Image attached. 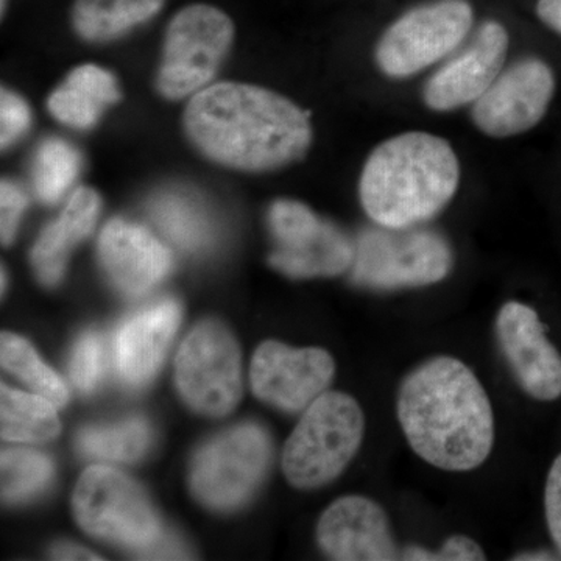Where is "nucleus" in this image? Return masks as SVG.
<instances>
[{"label":"nucleus","mask_w":561,"mask_h":561,"mask_svg":"<svg viewBox=\"0 0 561 561\" xmlns=\"http://www.w3.org/2000/svg\"><path fill=\"white\" fill-rule=\"evenodd\" d=\"M0 359L7 371L22 379L41 397L54 402L57 408H62L68 402V389L60 376L39 359L31 343L25 342L24 339L3 332Z\"/></svg>","instance_id":"nucleus-25"},{"label":"nucleus","mask_w":561,"mask_h":561,"mask_svg":"<svg viewBox=\"0 0 561 561\" xmlns=\"http://www.w3.org/2000/svg\"><path fill=\"white\" fill-rule=\"evenodd\" d=\"M2 438L7 442H47L60 435L54 402L41 394L22 393L3 383L0 389Z\"/></svg>","instance_id":"nucleus-22"},{"label":"nucleus","mask_w":561,"mask_h":561,"mask_svg":"<svg viewBox=\"0 0 561 561\" xmlns=\"http://www.w3.org/2000/svg\"><path fill=\"white\" fill-rule=\"evenodd\" d=\"M99 257L111 283L127 295H142L172 268L171 251L146 228L111 220L99 239Z\"/></svg>","instance_id":"nucleus-17"},{"label":"nucleus","mask_w":561,"mask_h":561,"mask_svg":"<svg viewBox=\"0 0 561 561\" xmlns=\"http://www.w3.org/2000/svg\"><path fill=\"white\" fill-rule=\"evenodd\" d=\"M335 364L328 351L262 343L251 360V387L261 401L286 412L308 409L327 391Z\"/></svg>","instance_id":"nucleus-13"},{"label":"nucleus","mask_w":561,"mask_h":561,"mask_svg":"<svg viewBox=\"0 0 561 561\" xmlns=\"http://www.w3.org/2000/svg\"><path fill=\"white\" fill-rule=\"evenodd\" d=\"M496 337L519 387L534 400H559L561 354L546 337L538 313L523 302H505L496 317Z\"/></svg>","instance_id":"nucleus-14"},{"label":"nucleus","mask_w":561,"mask_h":561,"mask_svg":"<svg viewBox=\"0 0 561 561\" xmlns=\"http://www.w3.org/2000/svg\"><path fill=\"white\" fill-rule=\"evenodd\" d=\"M27 206V195L18 184L3 180L0 186V232L3 245H10L16 236L22 213Z\"/></svg>","instance_id":"nucleus-31"},{"label":"nucleus","mask_w":561,"mask_h":561,"mask_svg":"<svg viewBox=\"0 0 561 561\" xmlns=\"http://www.w3.org/2000/svg\"><path fill=\"white\" fill-rule=\"evenodd\" d=\"M180 316L179 302L165 300L122 324L116 351L117 367L125 382L139 387L153 378L179 330Z\"/></svg>","instance_id":"nucleus-18"},{"label":"nucleus","mask_w":561,"mask_h":561,"mask_svg":"<svg viewBox=\"0 0 561 561\" xmlns=\"http://www.w3.org/2000/svg\"><path fill=\"white\" fill-rule=\"evenodd\" d=\"M106 371L105 343L98 332H88L77 343L70 359V378L84 393L98 389Z\"/></svg>","instance_id":"nucleus-28"},{"label":"nucleus","mask_w":561,"mask_h":561,"mask_svg":"<svg viewBox=\"0 0 561 561\" xmlns=\"http://www.w3.org/2000/svg\"><path fill=\"white\" fill-rule=\"evenodd\" d=\"M453 264L451 247L438 232L379 225L357 239L351 276L368 289H409L440 283Z\"/></svg>","instance_id":"nucleus-5"},{"label":"nucleus","mask_w":561,"mask_h":561,"mask_svg":"<svg viewBox=\"0 0 561 561\" xmlns=\"http://www.w3.org/2000/svg\"><path fill=\"white\" fill-rule=\"evenodd\" d=\"M184 127L210 160L267 172L301 160L311 146L308 114L289 99L250 84L219 83L194 95Z\"/></svg>","instance_id":"nucleus-2"},{"label":"nucleus","mask_w":561,"mask_h":561,"mask_svg":"<svg viewBox=\"0 0 561 561\" xmlns=\"http://www.w3.org/2000/svg\"><path fill=\"white\" fill-rule=\"evenodd\" d=\"M513 560H529V561H537V560H556V557H552L551 553L545 552V551H535V552H526V553H518V556L515 557Z\"/></svg>","instance_id":"nucleus-35"},{"label":"nucleus","mask_w":561,"mask_h":561,"mask_svg":"<svg viewBox=\"0 0 561 561\" xmlns=\"http://www.w3.org/2000/svg\"><path fill=\"white\" fill-rule=\"evenodd\" d=\"M101 210L98 192L81 187L70 197L60 219L41 232L32 251V264L41 283L55 286L66 271L69 251L94 228Z\"/></svg>","instance_id":"nucleus-19"},{"label":"nucleus","mask_w":561,"mask_h":561,"mask_svg":"<svg viewBox=\"0 0 561 561\" xmlns=\"http://www.w3.org/2000/svg\"><path fill=\"white\" fill-rule=\"evenodd\" d=\"M183 400L206 416H225L242 397L241 350L225 324L205 320L184 339L175 360Z\"/></svg>","instance_id":"nucleus-8"},{"label":"nucleus","mask_w":561,"mask_h":561,"mask_svg":"<svg viewBox=\"0 0 561 561\" xmlns=\"http://www.w3.org/2000/svg\"><path fill=\"white\" fill-rule=\"evenodd\" d=\"M537 13L548 27L561 35V0H538Z\"/></svg>","instance_id":"nucleus-33"},{"label":"nucleus","mask_w":561,"mask_h":561,"mask_svg":"<svg viewBox=\"0 0 561 561\" xmlns=\"http://www.w3.org/2000/svg\"><path fill=\"white\" fill-rule=\"evenodd\" d=\"M317 541L332 560H401L382 505L356 494L332 502L324 511L317 526Z\"/></svg>","instance_id":"nucleus-16"},{"label":"nucleus","mask_w":561,"mask_h":561,"mask_svg":"<svg viewBox=\"0 0 561 561\" xmlns=\"http://www.w3.org/2000/svg\"><path fill=\"white\" fill-rule=\"evenodd\" d=\"M556 92L552 69L538 58H524L472 103L476 127L491 138H511L531 130L545 117Z\"/></svg>","instance_id":"nucleus-12"},{"label":"nucleus","mask_w":561,"mask_h":561,"mask_svg":"<svg viewBox=\"0 0 561 561\" xmlns=\"http://www.w3.org/2000/svg\"><path fill=\"white\" fill-rule=\"evenodd\" d=\"M365 415L342 391H324L306 409L283 451V471L291 486L316 490L339 478L359 451Z\"/></svg>","instance_id":"nucleus-4"},{"label":"nucleus","mask_w":561,"mask_h":561,"mask_svg":"<svg viewBox=\"0 0 561 561\" xmlns=\"http://www.w3.org/2000/svg\"><path fill=\"white\" fill-rule=\"evenodd\" d=\"M80 172V154L66 140L41 144L33 161V187L41 202L55 203L72 186Z\"/></svg>","instance_id":"nucleus-26"},{"label":"nucleus","mask_w":561,"mask_h":561,"mask_svg":"<svg viewBox=\"0 0 561 561\" xmlns=\"http://www.w3.org/2000/svg\"><path fill=\"white\" fill-rule=\"evenodd\" d=\"M507 49L505 28L500 22H485L470 44L431 77L424 87V102L435 111H453L478 102L504 70Z\"/></svg>","instance_id":"nucleus-15"},{"label":"nucleus","mask_w":561,"mask_h":561,"mask_svg":"<svg viewBox=\"0 0 561 561\" xmlns=\"http://www.w3.org/2000/svg\"><path fill=\"white\" fill-rule=\"evenodd\" d=\"M459 180V160L448 140L404 133L373 150L360 176V202L381 227H419L453 201Z\"/></svg>","instance_id":"nucleus-3"},{"label":"nucleus","mask_w":561,"mask_h":561,"mask_svg":"<svg viewBox=\"0 0 561 561\" xmlns=\"http://www.w3.org/2000/svg\"><path fill=\"white\" fill-rule=\"evenodd\" d=\"M149 424L140 419L122 421L113 426L90 427L80 432L79 446L83 456L92 459L133 461L149 449Z\"/></svg>","instance_id":"nucleus-24"},{"label":"nucleus","mask_w":561,"mask_h":561,"mask_svg":"<svg viewBox=\"0 0 561 561\" xmlns=\"http://www.w3.org/2000/svg\"><path fill=\"white\" fill-rule=\"evenodd\" d=\"M164 0H77L73 27L88 41H110L154 16Z\"/></svg>","instance_id":"nucleus-21"},{"label":"nucleus","mask_w":561,"mask_h":561,"mask_svg":"<svg viewBox=\"0 0 561 561\" xmlns=\"http://www.w3.org/2000/svg\"><path fill=\"white\" fill-rule=\"evenodd\" d=\"M158 228L184 250H198L213 238V225L205 206L183 192H164L150 203Z\"/></svg>","instance_id":"nucleus-23"},{"label":"nucleus","mask_w":561,"mask_h":561,"mask_svg":"<svg viewBox=\"0 0 561 561\" xmlns=\"http://www.w3.org/2000/svg\"><path fill=\"white\" fill-rule=\"evenodd\" d=\"M81 529L95 538L151 552L161 542V523L149 497L124 472L92 467L83 472L72 497Z\"/></svg>","instance_id":"nucleus-6"},{"label":"nucleus","mask_w":561,"mask_h":561,"mask_svg":"<svg viewBox=\"0 0 561 561\" xmlns=\"http://www.w3.org/2000/svg\"><path fill=\"white\" fill-rule=\"evenodd\" d=\"M232 22L224 11L192 5L173 18L165 36L158 88L169 99H183L213 80L232 43Z\"/></svg>","instance_id":"nucleus-9"},{"label":"nucleus","mask_w":561,"mask_h":561,"mask_svg":"<svg viewBox=\"0 0 561 561\" xmlns=\"http://www.w3.org/2000/svg\"><path fill=\"white\" fill-rule=\"evenodd\" d=\"M119 99V88L108 70L94 65L73 69L49 99L50 113L62 124L90 128L103 110Z\"/></svg>","instance_id":"nucleus-20"},{"label":"nucleus","mask_w":561,"mask_h":561,"mask_svg":"<svg viewBox=\"0 0 561 561\" xmlns=\"http://www.w3.org/2000/svg\"><path fill=\"white\" fill-rule=\"evenodd\" d=\"M481 546L465 535H453L438 551H427L420 546H409L401 551V560L409 561H479L485 560Z\"/></svg>","instance_id":"nucleus-29"},{"label":"nucleus","mask_w":561,"mask_h":561,"mask_svg":"<svg viewBox=\"0 0 561 561\" xmlns=\"http://www.w3.org/2000/svg\"><path fill=\"white\" fill-rule=\"evenodd\" d=\"M397 413L413 453L438 470H476L493 449L489 394L456 357H432L413 368L398 391Z\"/></svg>","instance_id":"nucleus-1"},{"label":"nucleus","mask_w":561,"mask_h":561,"mask_svg":"<svg viewBox=\"0 0 561 561\" xmlns=\"http://www.w3.org/2000/svg\"><path fill=\"white\" fill-rule=\"evenodd\" d=\"M545 512L549 534L561 556V454L553 460L546 479Z\"/></svg>","instance_id":"nucleus-32"},{"label":"nucleus","mask_w":561,"mask_h":561,"mask_svg":"<svg viewBox=\"0 0 561 561\" xmlns=\"http://www.w3.org/2000/svg\"><path fill=\"white\" fill-rule=\"evenodd\" d=\"M31 125V110L27 103L18 98L10 91H2L0 99V142L2 149H7L11 144L28 130Z\"/></svg>","instance_id":"nucleus-30"},{"label":"nucleus","mask_w":561,"mask_h":561,"mask_svg":"<svg viewBox=\"0 0 561 561\" xmlns=\"http://www.w3.org/2000/svg\"><path fill=\"white\" fill-rule=\"evenodd\" d=\"M268 221L278 243L271 264L284 275L297 279L337 276L353 265L354 243L302 203H273Z\"/></svg>","instance_id":"nucleus-11"},{"label":"nucleus","mask_w":561,"mask_h":561,"mask_svg":"<svg viewBox=\"0 0 561 561\" xmlns=\"http://www.w3.org/2000/svg\"><path fill=\"white\" fill-rule=\"evenodd\" d=\"M5 9V0H2V10Z\"/></svg>","instance_id":"nucleus-37"},{"label":"nucleus","mask_w":561,"mask_h":561,"mask_svg":"<svg viewBox=\"0 0 561 561\" xmlns=\"http://www.w3.org/2000/svg\"><path fill=\"white\" fill-rule=\"evenodd\" d=\"M273 459L271 435L247 423L217 435L192 461L191 486L197 500L217 511H231L253 496Z\"/></svg>","instance_id":"nucleus-7"},{"label":"nucleus","mask_w":561,"mask_h":561,"mask_svg":"<svg viewBox=\"0 0 561 561\" xmlns=\"http://www.w3.org/2000/svg\"><path fill=\"white\" fill-rule=\"evenodd\" d=\"M54 557L58 560H101L87 549L72 545L58 546L55 548Z\"/></svg>","instance_id":"nucleus-34"},{"label":"nucleus","mask_w":561,"mask_h":561,"mask_svg":"<svg viewBox=\"0 0 561 561\" xmlns=\"http://www.w3.org/2000/svg\"><path fill=\"white\" fill-rule=\"evenodd\" d=\"M472 25L465 0H440L409 11L383 33L376 60L386 76L405 79L453 54Z\"/></svg>","instance_id":"nucleus-10"},{"label":"nucleus","mask_w":561,"mask_h":561,"mask_svg":"<svg viewBox=\"0 0 561 561\" xmlns=\"http://www.w3.org/2000/svg\"><path fill=\"white\" fill-rule=\"evenodd\" d=\"M5 289V273L2 272V290Z\"/></svg>","instance_id":"nucleus-36"},{"label":"nucleus","mask_w":561,"mask_h":561,"mask_svg":"<svg viewBox=\"0 0 561 561\" xmlns=\"http://www.w3.org/2000/svg\"><path fill=\"white\" fill-rule=\"evenodd\" d=\"M54 478V465L44 454L31 449H9L2 453L3 501L31 500L49 485Z\"/></svg>","instance_id":"nucleus-27"}]
</instances>
